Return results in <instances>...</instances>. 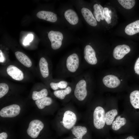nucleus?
<instances>
[{
  "label": "nucleus",
  "instance_id": "0eeeda50",
  "mask_svg": "<svg viewBox=\"0 0 139 139\" xmlns=\"http://www.w3.org/2000/svg\"><path fill=\"white\" fill-rule=\"evenodd\" d=\"M20 108L18 105L13 104L5 107L1 109L0 115L3 117H14L20 113Z\"/></svg>",
  "mask_w": 139,
  "mask_h": 139
},
{
  "label": "nucleus",
  "instance_id": "5701e85b",
  "mask_svg": "<svg viewBox=\"0 0 139 139\" xmlns=\"http://www.w3.org/2000/svg\"><path fill=\"white\" fill-rule=\"evenodd\" d=\"M52 102V99L48 97L36 100L35 101V103L38 107L40 109H43L46 106L50 105Z\"/></svg>",
  "mask_w": 139,
  "mask_h": 139
},
{
  "label": "nucleus",
  "instance_id": "a878e982",
  "mask_svg": "<svg viewBox=\"0 0 139 139\" xmlns=\"http://www.w3.org/2000/svg\"><path fill=\"white\" fill-rule=\"evenodd\" d=\"M48 91L46 88H44L39 91H33L32 98L34 100H37L47 97Z\"/></svg>",
  "mask_w": 139,
  "mask_h": 139
},
{
  "label": "nucleus",
  "instance_id": "9d476101",
  "mask_svg": "<svg viewBox=\"0 0 139 139\" xmlns=\"http://www.w3.org/2000/svg\"><path fill=\"white\" fill-rule=\"evenodd\" d=\"M131 50L130 48L128 45L123 44L117 46L114 48L113 55L116 59L120 60L128 54Z\"/></svg>",
  "mask_w": 139,
  "mask_h": 139
},
{
  "label": "nucleus",
  "instance_id": "dca6fc26",
  "mask_svg": "<svg viewBox=\"0 0 139 139\" xmlns=\"http://www.w3.org/2000/svg\"><path fill=\"white\" fill-rule=\"evenodd\" d=\"M65 18L71 24L75 25L79 21V18L76 13L71 9L66 11L64 13Z\"/></svg>",
  "mask_w": 139,
  "mask_h": 139
},
{
  "label": "nucleus",
  "instance_id": "2f4dec72",
  "mask_svg": "<svg viewBox=\"0 0 139 139\" xmlns=\"http://www.w3.org/2000/svg\"><path fill=\"white\" fill-rule=\"evenodd\" d=\"M5 60V58L2 50H0V62L3 63Z\"/></svg>",
  "mask_w": 139,
  "mask_h": 139
},
{
  "label": "nucleus",
  "instance_id": "a211bd4d",
  "mask_svg": "<svg viewBox=\"0 0 139 139\" xmlns=\"http://www.w3.org/2000/svg\"><path fill=\"white\" fill-rule=\"evenodd\" d=\"M125 33L132 36L139 32V20L133 22L127 25L125 28Z\"/></svg>",
  "mask_w": 139,
  "mask_h": 139
},
{
  "label": "nucleus",
  "instance_id": "bb28decb",
  "mask_svg": "<svg viewBox=\"0 0 139 139\" xmlns=\"http://www.w3.org/2000/svg\"><path fill=\"white\" fill-rule=\"evenodd\" d=\"M118 1L124 8L127 9L132 8L135 3L134 0H118Z\"/></svg>",
  "mask_w": 139,
  "mask_h": 139
},
{
  "label": "nucleus",
  "instance_id": "cd10ccee",
  "mask_svg": "<svg viewBox=\"0 0 139 139\" xmlns=\"http://www.w3.org/2000/svg\"><path fill=\"white\" fill-rule=\"evenodd\" d=\"M109 10L108 8L105 7L102 11L103 18L108 24H110L111 22V17L109 14Z\"/></svg>",
  "mask_w": 139,
  "mask_h": 139
},
{
  "label": "nucleus",
  "instance_id": "9b49d317",
  "mask_svg": "<svg viewBox=\"0 0 139 139\" xmlns=\"http://www.w3.org/2000/svg\"><path fill=\"white\" fill-rule=\"evenodd\" d=\"M102 81L105 86L111 88H116L120 83V81L118 77L112 75H106L103 78Z\"/></svg>",
  "mask_w": 139,
  "mask_h": 139
},
{
  "label": "nucleus",
  "instance_id": "393cba45",
  "mask_svg": "<svg viewBox=\"0 0 139 139\" xmlns=\"http://www.w3.org/2000/svg\"><path fill=\"white\" fill-rule=\"evenodd\" d=\"M118 114L116 109H113L108 111L105 114V122L107 125H110L115 118Z\"/></svg>",
  "mask_w": 139,
  "mask_h": 139
},
{
  "label": "nucleus",
  "instance_id": "423d86ee",
  "mask_svg": "<svg viewBox=\"0 0 139 139\" xmlns=\"http://www.w3.org/2000/svg\"><path fill=\"white\" fill-rule=\"evenodd\" d=\"M48 36L51 42V47L53 49L57 50L60 48L63 38L62 33L58 31H51L48 33Z\"/></svg>",
  "mask_w": 139,
  "mask_h": 139
},
{
  "label": "nucleus",
  "instance_id": "ddd939ff",
  "mask_svg": "<svg viewBox=\"0 0 139 139\" xmlns=\"http://www.w3.org/2000/svg\"><path fill=\"white\" fill-rule=\"evenodd\" d=\"M82 14L84 19L90 25L95 27L97 25V20L91 11L85 8H82L81 10Z\"/></svg>",
  "mask_w": 139,
  "mask_h": 139
},
{
  "label": "nucleus",
  "instance_id": "6e6552de",
  "mask_svg": "<svg viewBox=\"0 0 139 139\" xmlns=\"http://www.w3.org/2000/svg\"><path fill=\"white\" fill-rule=\"evenodd\" d=\"M77 117L75 114L71 111L67 110L64 114L62 122L64 127L69 129L74 126Z\"/></svg>",
  "mask_w": 139,
  "mask_h": 139
},
{
  "label": "nucleus",
  "instance_id": "20e7f679",
  "mask_svg": "<svg viewBox=\"0 0 139 139\" xmlns=\"http://www.w3.org/2000/svg\"><path fill=\"white\" fill-rule=\"evenodd\" d=\"M105 112L102 107L98 106L95 109L93 114V124L94 127L98 129L102 128L105 122Z\"/></svg>",
  "mask_w": 139,
  "mask_h": 139
},
{
  "label": "nucleus",
  "instance_id": "f03ea898",
  "mask_svg": "<svg viewBox=\"0 0 139 139\" xmlns=\"http://www.w3.org/2000/svg\"><path fill=\"white\" fill-rule=\"evenodd\" d=\"M73 78L75 82L74 96L78 101H83L88 94V89L90 84L89 76L88 73L83 72Z\"/></svg>",
  "mask_w": 139,
  "mask_h": 139
},
{
  "label": "nucleus",
  "instance_id": "4be33fe9",
  "mask_svg": "<svg viewBox=\"0 0 139 139\" xmlns=\"http://www.w3.org/2000/svg\"><path fill=\"white\" fill-rule=\"evenodd\" d=\"M94 11L93 13V16L98 21L100 22L101 20H103L102 11L103 8L101 5L97 4H94L93 6Z\"/></svg>",
  "mask_w": 139,
  "mask_h": 139
},
{
  "label": "nucleus",
  "instance_id": "72a5a7b5",
  "mask_svg": "<svg viewBox=\"0 0 139 139\" xmlns=\"http://www.w3.org/2000/svg\"><path fill=\"white\" fill-rule=\"evenodd\" d=\"M125 139H135L132 136H129Z\"/></svg>",
  "mask_w": 139,
  "mask_h": 139
},
{
  "label": "nucleus",
  "instance_id": "c756f323",
  "mask_svg": "<svg viewBox=\"0 0 139 139\" xmlns=\"http://www.w3.org/2000/svg\"><path fill=\"white\" fill-rule=\"evenodd\" d=\"M33 38V35L32 34H28L24 40L23 45H29L30 42L32 41Z\"/></svg>",
  "mask_w": 139,
  "mask_h": 139
},
{
  "label": "nucleus",
  "instance_id": "f8f14e48",
  "mask_svg": "<svg viewBox=\"0 0 139 139\" xmlns=\"http://www.w3.org/2000/svg\"><path fill=\"white\" fill-rule=\"evenodd\" d=\"M6 71L8 74L15 80L21 81L24 78V74L22 71L14 65L9 66L7 68Z\"/></svg>",
  "mask_w": 139,
  "mask_h": 139
},
{
  "label": "nucleus",
  "instance_id": "2eb2a0df",
  "mask_svg": "<svg viewBox=\"0 0 139 139\" xmlns=\"http://www.w3.org/2000/svg\"><path fill=\"white\" fill-rule=\"evenodd\" d=\"M39 65L40 72L43 77L46 78L50 75L49 64L46 59L44 57L40 59Z\"/></svg>",
  "mask_w": 139,
  "mask_h": 139
},
{
  "label": "nucleus",
  "instance_id": "39448f33",
  "mask_svg": "<svg viewBox=\"0 0 139 139\" xmlns=\"http://www.w3.org/2000/svg\"><path fill=\"white\" fill-rule=\"evenodd\" d=\"M44 125L41 121L35 119L30 123L27 131L28 134L33 138H37L43 129Z\"/></svg>",
  "mask_w": 139,
  "mask_h": 139
},
{
  "label": "nucleus",
  "instance_id": "f704fd0d",
  "mask_svg": "<svg viewBox=\"0 0 139 139\" xmlns=\"http://www.w3.org/2000/svg\"><path fill=\"white\" fill-rule=\"evenodd\" d=\"M73 139H78L77 138H74Z\"/></svg>",
  "mask_w": 139,
  "mask_h": 139
},
{
  "label": "nucleus",
  "instance_id": "6ab92c4d",
  "mask_svg": "<svg viewBox=\"0 0 139 139\" xmlns=\"http://www.w3.org/2000/svg\"><path fill=\"white\" fill-rule=\"evenodd\" d=\"M15 55L17 59L24 65L28 67L31 66L32 63L31 60L24 54L17 51L15 53Z\"/></svg>",
  "mask_w": 139,
  "mask_h": 139
},
{
  "label": "nucleus",
  "instance_id": "412c9836",
  "mask_svg": "<svg viewBox=\"0 0 139 139\" xmlns=\"http://www.w3.org/2000/svg\"><path fill=\"white\" fill-rule=\"evenodd\" d=\"M129 98L132 107L136 109H139V91L136 90L132 92Z\"/></svg>",
  "mask_w": 139,
  "mask_h": 139
},
{
  "label": "nucleus",
  "instance_id": "7ed1b4c3",
  "mask_svg": "<svg viewBox=\"0 0 139 139\" xmlns=\"http://www.w3.org/2000/svg\"><path fill=\"white\" fill-rule=\"evenodd\" d=\"M84 59L82 62L83 69L86 65H95L98 62L96 55V52L91 46L89 45H86L84 49Z\"/></svg>",
  "mask_w": 139,
  "mask_h": 139
},
{
  "label": "nucleus",
  "instance_id": "7c9ffc66",
  "mask_svg": "<svg viewBox=\"0 0 139 139\" xmlns=\"http://www.w3.org/2000/svg\"><path fill=\"white\" fill-rule=\"evenodd\" d=\"M134 70L135 73L139 75V57L135 62L134 67Z\"/></svg>",
  "mask_w": 139,
  "mask_h": 139
},
{
  "label": "nucleus",
  "instance_id": "f3484780",
  "mask_svg": "<svg viewBox=\"0 0 139 139\" xmlns=\"http://www.w3.org/2000/svg\"><path fill=\"white\" fill-rule=\"evenodd\" d=\"M70 82L66 81L65 79H60L56 81H51L49 83L50 88L55 91L66 88L70 84Z\"/></svg>",
  "mask_w": 139,
  "mask_h": 139
},
{
  "label": "nucleus",
  "instance_id": "aec40b11",
  "mask_svg": "<svg viewBox=\"0 0 139 139\" xmlns=\"http://www.w3.org/2000/svg\"><path fill=\"white\" fill-rule=\"evenodd\" d=\"M71 130L73 134L78 139H82L87 131L86 127L80 126H74Z\"/></svg>",
  "mask_w": 139,
  "mask_h": 139
},
{
  "label": "nucleus",
  "instance_id": "c85d7f7f",
  "mask_svg": "<svg viewBox=\"0 0 139 139\" xmlns=\"http://www.w3.org/2000/svg\"><path fill=\"white\" fill-rule=\"evenodd\" d=\"M9 90L8 85L6 83L0 84V98L2 97L8 92Z\"/></svg>",
  "mask_w": 139,
  "mask_h": 139
},
{
  "label": "nucleus",
  "instance_id": "473e14b6",
  "mask_svg": "<svg viewBox=\"0 0 139 139\" xmlns=\"http://www.w3.org/2000/svg\"><path fill=\"white\" fill-rule=\"evenodd\" d=\"M7 137V134L4 132L0 134V139H6Z\"/></svg>",
  "mask_w": 139,
  "mask_h": 139
},
{
  "label": "nucleus",
  "instance_id": "f257e3e1",
  "mask_svg": "<svg viewBox=\"0 0 139 139\" xmlns=\"http://www.w3.org/2000/svg\"><path fill=\"white\" fill-rule=\"evenodd\" d=\"M82 62L77 54L73 53L70 55L60 63V79L73 78L83 72Z\"/></svg>",
  "mask_w": 139,
  "mask_h": 139
},
{
  "label": "nucleus",
  "instance_id": "b1692460",
  "mask_svg": "<svg viewBox=\"0 0 139 139\" xmlns=\"http://www.w3.org/2000/svg\"><path fill=\"white\" fill-rule=\"evenodd\" d=\"M126 120L124 117H121L120 116H118L112 123V128L115 131L119 129L122 126L126 124Z\"/></svg>",
  "mask_w": 139,
  "mask_h": 139
},
{
  "label": "nucleus",
  "instance_id": "1a4fd4ad",
  "mask_svg": "<svg viewBox=\"0 0 139 139\" xmlns=\"http://www.w3.org/2000/svg\"><path fill=\"white\" fill-rule=\"evenodd\" d=\"M75 86V82L73 79L69 85L65 89L55 91L54 94L56 97L61 100L65 99L67 95L73 92Z\"/></svg>",
  "mask_w": 139,
  "mask_h": 139
},
{
  "label": "nucleus",
  "instance_id": "4468645a",
  "mask_svg": "<svg viewBox=\"0 0 139 139\" xmlns=\"http://www.w3.org/2000/svg\"><path fill=\"white\" fill-rule=\"evenodd\" d=\"M38 18L52 22H56L57 20V15L50 11H42L39 12L37 14Z\"/></svg>",
  "mask_w": 139,
  "mask_h": 139
}]
</instances>
